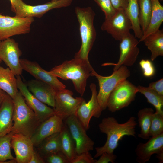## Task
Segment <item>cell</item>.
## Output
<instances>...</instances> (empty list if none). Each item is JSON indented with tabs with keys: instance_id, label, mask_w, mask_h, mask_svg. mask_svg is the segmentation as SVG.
I'll return each instance as SVG.
<instances>
[{
	"instance_id": "cell-14",
	"label": "cell",
	"mask_w": 163,
	"mask_h": 163,
	"mask_svg": "<svg viewBox=\"0 0 163 163\" xmlns=\"http://www.w3.org/2000/svg\"><path fill=\"white\" fill-rule=\"evenodd\" d=\"M90 88L91 92V97L88 102L85 100L82 102L78 108L76 115L86 131L89 128L91 118L92 117L99 118L103 111L97 100L95 84L91 83Z\"/></svg>"
},
{
	"instance_id": "cell-44",
	"label": "cell",
	"mask_w": 163,
	"mask_h": 163,
	"mask_svg": "<svg viewBox=\"0 0 163 163\" xmlns=\"http://www.w3.org/2000/svg\"><path fill=\"white\" fill-rule=\"evenodd\" d=\"M2 61V60L0 59V63H1Z\"/></svg>"
},
{
	"instance_id": "cell-5",
	"label": "cell",
	"mask_w": 163,
	"mask_h": 163,
	"mask_svg": "<svg viewBox=\"0 0 163 163\" xmlns=\"http://www.w3.org/2000/svg\"><path fill=\"white\" fill-rule=\"evenodd\" d=\"M130 75V72L127 66L122 65L112 74L107 76H104L97 74L93 69L91 76H95L97 79L99 89L97 98L99 105L104 110L107 108V104L109 96L115 88L121 82L126 79Z\"/></svg>"
},
{
	"instance_id": "cell-13",
	"label": "cell",
	"mask_w": 163,
	"mask_h": 163,
	"mask_svg": "<svg viewBox=\"0 0 163 163\" xmlns=\"http://www.w3.org/2000/svg\"><path fill=\"white\" fill-rule=\"evenodd\" d=\"M64 120L75 142L77 155L92 150L94 142L88 136L86 130L76 116H70Z\"/></svg>"
},
{
	"instance_id": "cell-22",
	"label": "cell",
	"mask_w": 163,
	"mask_h": 163,
	"mask_svg": "<svg viewBox=\"0 0 163 163\" xmlns=\"http://www.w3.org/2000/svg\"><path fill=\"white\" fill-rule=\"evenodd\" d=\"M151 1L152 12L150 21L146 30L139 40V43L142 42L150 34L159 30L163 21V6L161 4L159 0H151Z\"/></svg>"
},
{
	"instance_id": "cell-40",
	"label": "cell",
	"mask_w": 163,
	"mask_h": 163,
	"mask_svg": "<svg viewBox=\"0 0 163 163\" xmlns=\"http://www.w3.org/2000/svg\"><path fill=\"white\" fill-rule=\"evenodd\" d=\"M29 163H45L43 158L38 152L35 146Z\"/></svg>"
},
{
	"instance_id": "cell-35",
	"label": "cell",
	"mask_w": 163,
	"mask_h": 163,
	"mask_svg": "<svg viewBox=\"0 0 163 163\" xmlns=\"http://www.w3.org/2000/svg\"><path fill=\"white\" fill-rule=\"evenodd\" d=\"M139 64L145 77H150L155 75V70L151 61L148 59H142L139 62Z\"/></svg>"
},
{
	"instance_id": "cell-34",
	"label": "cell",
	"mask_w": 163,
	"mask_h": 163,
	"mask_svg": "<svg viewBox=\"0 0 163 163\" xmlns=\"http://www.w3.org/2000/svg\"><path fill=\"white\" fill-rule=\"evenodd\" d=\"M45 163H70L61 151L46 155L43 158Z\"/></svg>"
},
{
	"instance_id": "cell-2",
	"label": "cell",
	"mask_w": 163,
	"mask_h": 163,
	"mask_svg": "<svg viewBox=\"0 0 163 163\" xmlns=\"http://www.w3.org/2000/svg\"><path fill=\"white\" fill-rule=\"evenodd\" d=\"M93 69L89 62L74 57L55 66L49 72L62 79L71 80L76 91L82 96L85 91L87 80Z\"/></svg>"
},
{
	"instance_id": "cell-8",
	"label": "cell",
	"mask_w": 163,
	"mask_h": 163,
	"mask_svg": "<svg viewBox=\"0 0 163 163\" xmlns=\"http://www.w3.org/2000/svg\"><path fill=\"white\" fill-rule=\"evenodd\" d=\"M34 21V18L11 17L0 13V41L29 33Z\"/></svg>"
},
{
	"instance_id": "cell-45",
	"label": "cell",
	"mask_w": 163,
	"mask_h": 163,
	"mask_svg": "<svg viewBox=\"0 0 163 163\" xmlns=\"http://www.w3.org/2000/svg\"><path fill=\"white\" fill-rule=\"evenodd\" d=\"M56 0H51V1H56Z\"/></svg>"
},
{
	"instance_id": "cell-7",
	"label": "cell",
	"mask_w": 163,
	"mask_h": 163,
	"mask_svg": "<svg viewBox=\"0 0 163 163\" xmlns=\"http://www.w3.org/2000/svg\"><path fill=\"white\" fill-rule=\"evenodd\" d=\"M73 0H56L37 5H27L20 0L11 6L12 11L15 15L21 17H37L40 18L49 11L70 6Z\"/></svg>"
},
{
	"instance_id": "cell-26",
	"label": "cell",
	"mask_w": 163,
	"mask_h": 163,
	"mask_svg": "<svg viewBox=\"0 0 163 163\" xmlns=\"http://www.w3.org/2000/svg\"><path fill=\"white\" fill-rule=\"evenodd\" d=\"M61 151L70 161L77 155L75 142L66 125L64 123L60 133Z\"/></svg>"
},
{
	"instance_id": "cell-39",
	"label": "cell",
	"mask_w": 163,
	"mask_h": 163,
	"mask_svg": "<svg viewBox=\"0 0 163 163\" xmlns=\"http://www.w3.org/2000/svg\"><path fill=\"white\" fill-rule=\"evenodd\" d=\"M116 10H126L128 4V0H110Z\"/></svg>"
},
{
	"instance_id": "cell-4",
	"label": "cell",
	"mask_w": 163,
	"mask_h": 163,
	"mask_svg": "<svg viewBox=\"0 0 163 163\" xmlns=\"http://www.w3.org/2000/svg\"><path fill=\"white\" fill-rule=\"evenodd\" d=\"M14 107L11 132L21 133L31 138L41 123L34 112L27 104L19 91L13 99Z\"/></svg>"
},
{
	"instance_id": "cell-19",
	"label": "cell",
	"mask_w": 163,
	"mask_h": 163,
	"mask_svg": "<svg viewBox=\"0 0 163 163\" xmlns=\"http://www.w3.org/2000/svg\"><path fill=\"white\" fill-rule=\"evenodd\" d=\"M149 139L145 143L140 142L135 149L136 161L139 163H145L152 155L163 151V133Z\"/></svg>"
},
{
	"instance_id": "cell-43",
	"label": "cell",
	"mask_w": 163,
	"mask_h": 163,
	"mask_svg": "<svg viewBox=\"0 0 163 163\" xmlns=\"http://www.w3.org/2000/svg\"><path fill=\"white\" fill-rule=\"evenodd\" d=\"M11 4V6H13L20 0H9Z\"/></svg>"
},
{
	"instance_id": "cell-28",
	"label": "cell",
	"mask_w": 163,
	"mask_h": 163,
	"mask_svg": "<svg viewBox=\"0 0 163 163\" xmlns=\"http://www.w3.org/2000/svg\"><path fill=\"white\" fill-rule=\"evenodd\" d=\"M154 113L152 108L145 107L140 110L137 115L139 126L140 128L138 137L144 139H148L150 138L149 132L152 119Z\"/></svg>"
},
{
	"instance_id": "cell-24",
	"label": "cell",
	"mask_w": 163,
	"mask_h": 163,
	"mask_svg": "<svg viewBox=\"0 0 163 163\" xmlns=\"http://www.w3.org/2000/svg\"><path fill=\"white\" fill-rule=\"evenodd\" d=\"M151 53V59L153 61L159 56H163V30H159L150 34L143 40Z\"/></svg>"
},
{
	"instance_id": "cell-18",
	"label": "cell",
	"mask_w": 163,
	"mask_h": 163,
	"mask_svg": "<svg viewBox=\"0 0 163 163\" xmlns=\"http://www.w3.org/2000/svg\"><path fill=\"white\" fill-rule=\"evenodd\" d=\"M11 144L17 163H29L34 147L31 138L21 133H15L12 136Z\"/></svg>"
},
{
	"instance_id": "cell-32",
	"label": "cell",
	"mask_w": 163,
	"mask_h": 163,
	"mask_svg": "<svg viewBox=\"0 0 163 163\" xmlns=\"http://www.w3.org/2000/svg\"><path fill=\"white\" fill-rule=\"evenodd\" d=\"M163 133V114L155 112L153 115L150 127V137L158 136Z\"/></svg>"
},
{
	"instance_id": "cell-12",
	"label": "cell",
	"mask_w": 163,
	"mask_h": 163,
	"mask_svg": "<svg viewBox=\"0 0 163 163\" xmlns=\"http://www.w3.org/2000/svg\"><path fill=\"white\" fill-rule=\"evenodd\" d=\"M21 55L19 44L13 39L9 38L0 41V59L15 76H20L22 72L20 61Z\"/></svg>"
},
{
	"instance_id": "cell-36",
	"label": "cell",
	"mask_w": 163,
	"mask_h": 163,
	"mask_svg": "<svg viewBox=\"0 0 163 163\" xmlns=\"http://www.w3.org/2000/svg\"><path fill=\"white\" fill-rule=\"evenodd\" d=\"M96 160L88 152L77 155L70 163H95Z\"/></svg>"
},
{
	"instance_id": "cell-1",
	"label": "cell",
	"mask_w": 163,
	"mask_h": 163,
	"mask_svg": "<svg viewBox=\"0 0 163 163\" xmlns=\"http://www.w3.org/2000/svg\"><path fill=\"white\" fill-rule=\"evenodd\" d=\"M136 118L130 117L125 123H119L115 118L108 117L103 118L98 125L102 133L107 136L104 145L95 148L96 153L94 158L99 157L104 152L113 153L118 145L119 141L126 136L135 137V128L137 125Z\"/></svg>"
},
{
	"instance_id": "cell-46",
	"label": "cell",
	"mask_w": 163,
	"mask_h": 163,
	"mask_svg": "<svg viewBox=\"0 0 163 163\" xmlns=\"http://www.w3.org/2000/svg\"></svg>"
},
{
	"instance_id": "cell-16",
	"label": "cell",
	"mask_w": 163,
	"mask_h": 163,
	"mask_svg": "<svg viewBox=\"0 0 163 163\" xmlns=\"http://www.w3.org/2000/svg\"><path fill=\"white\" fill-rule=\"evenodd\" d=\"M20 61L23 70L29 73L36 79L48 84L56 91L66 88V86L57 77L44 69L37 62L26 59H21Z\"/></svg>"
},
{
	"instance_id": "cell-17",
	"label": "cell",
	"mask_w": 163,
	"mask_h": 163,
	"mask_svg": "<svg viewBox=\"0 0 163 163\" xmlns=\"http://www.w3.org/2000/svg\"><path fill=\"white\" fill-rule=\"evenodd\" d=\"M64 119L55 114L41 122L33 134L31 139L35 147L50 135L60 132L64 125Z\"/></svg>"
},
{
	"instance_id": "cell-11",
	"label": "cell",
	"mask_w": 163,
	"mask_h": 163,
	"mask_svg": "<svg viewBox=\"0 0 163 163\" xmlns=\"http://www.w3.org/2000/svg\"><path fill=\"white\" fill-rule=\"evenodd\" d=\"M73 93L66 88L56 91L55 107L53 108L56 114L64 120L68 117L76 115L77 110L85 99L82 97H73Z\"/></svg>"
},
{
	"instance_id": "cell-33",
	"label": "cell",
	"mask_w": 163,
	"mask_h": 163,
	"mask_svg": "<svg viewBox=\"0 0 163 163\" xmlns=\"http://www.w3.org/2000/svg\"><path fill=\"white\" fill-rule=\"evenodd\" d=\"M104 13L105 19L112 17L115 13L117 10L113 5L110 0H94Z\"/></svg>"
},
{
	"instance_id": "cell-37",
	"label": "cell",
	"mask_w": 163,
	"mask_h": 163,
	"mask_svg": "<svg viewBox=\"0 0 163 163\" xmlns=\"http://www.w3.org/2000/svg\"><path fill=\"white\" fill-rule=\"evenodd\" d=\"M99 157V158L96 160L95 163H108L109 162L114 163L117 158V155L113 153L107 152L103 153Z\"/></svg>"
},
{
	"instance_id": "cell-29",
	"label": "cell",
	"mask_w": 163,
	"mask_h": 163,
	"mask_svg": "<svg viewBox=\"0 0 163 163\" xmlns=\"http://www.w3.org/2000/svg\"><path fill=\"white\" fill-rule=\"evenodd\" d=\"M138 92L143 94L148 103L155 107V112L163 114V95L149 88L140 85L137 86Z\"/></svg>"
},
{
	"instance_id": "cell-38",
	"label": "cell",
	"mask_w": 163,
	"mask_h": 163,
	"mask_svg": "<svg viewBox=\"0 0 163 163\" xmlns=\"http://www.w3.org/2000/svg\"><path fill=\"white\" fill-rule=\"evenodd\" d=\"M159 94L163 95V79L150 83L148 87Z\"/></svg>"
},
{
	"instance_id": "cell-21",
	"label": "cell",
	"mask_w": 163,
	"mask_h": 163,
	"mask_svg": "<svg viewBox=\"0 0 163 163\" xmlns=\"http://www.w3.org/2000/svg\"><path fill=\"white\" fill-rule=\"evenodd\" d=\"M14 107L13 99L7 94L0 107V136L12 130Z\"/></svg>"
},
{
	"instance_id": "cell-31",
	"label": "cell",
	"mask_w": 163,
	"mask_h": 163,
	"mask_svg": "<svg viewBox=\"0 0 163 163\" xmlns=\"http://www.w3.org/2000/svg\"><path fill=\"white\" fill-rule=\"evenodd\" d=\"M13 134L11 132L0 136V163L14 159L11 152V142Z\"/></svg>"
},
{
	"instance_id": "cell-3",
	"label": "cell",
	"mask_w": 163,
	"mask_h": 163,
	"mask_svg": "<svg viewBox=\"0 0 163 163\" xmlns=\"http://www.w3.org/2000/svg\"><path fill=\"white\" fill-rule=\"evenodd\" d=\"M75 12L78 22L81 45L74 57L89 62L88 55L95 40L97 33L94 22L95 15L90 7H75Z\"/></svg>"
},
{
	"instance_id": "cell-10",
	"label": "cell",
	"mask_w": 163,
	"mask_h": 163,
	"mask_svg": "<svg viewBox=\"0 0 163 163\" xmlns=\"http://www.w3.org/2000/svg\"><path fill=\"white\" fill-rule=\"evenodd\" d=\"M102 30L107 32L116 40L120 41L130 34L131 22L125 11L117 10L115 14L108 19H105L101 27Z\"/></svg>"
},
{
	"instance_id": "cell-25",
	"label": "cell",
	"mask_w": 163,
	"mask_h": 163,
	"mask_svg": "<svg viewBox=\"0 0 163 163\" xmlns=\"http://www.w3.org/2000/svg\"><path fill=\"white\" fill-rule=\"evenodd\" d=\"M60 133H55L47 137L35 147L43 158L61 151Z\"/></svg>"
},
{
	"instance_id": "cell-9",
	"label": "cell",
	"mask_w": 163,
	"mask_h": 163,
	"mask_svg": "<svg viewBox=\"0 0 163 163\" xmlns=\"http://www.w3.org/2000/svg\"><path fill=\"white\" fill-rule=\"evenodd\" d=\"M137 39L131 33L124 37L120 41V56L118 62L105 63L102 66H114L113 71H115L122 65L127 66L133 65L140 51L138 46L139 42Z\"/></svg>"
},
{
	"instance_id": "cell-15",
	"label": "cell",
	"mask_w": 163,
	"mask_h": 163,
	"mask_svg": "<svg viewBox=\"0 0 163 163\" xmlns=\"http://www.w3.org/2000/svg\"><path fill=\"white\" fill-rule=\"evenodd\" d=\"M18 89L29 107L36 115L41 123L54 114L55 110L40 101L28 90L27 85L22 81L20 75L16 76Z\"/></svg>"
},
{
	"instance_id": "cell-20",
	"label": "cell",
	"mask_w": 163,
	"mask_h": 163,
	"mask_svg": "<svg viewBox=\"0 0 163 163\" xmlns=\"http://www.w3.org/2000/svg\"><path fill=\"white\" fill-rule=\"evenodd\" d=\"M26 84L29 91L37 98L43 103L54 107L56 91L53 87L36 79L27 81Z\"/></svg>"
},
{
	"instance_id": "cell-23",
	"label": "cell",
	"mask_w": 163,
	"mask_h": 163,
	"mask_svg": "<svg viewBox=\"0 0 163 163\" xmlns=\"http://www.w3.org/2000/svg\"><path fill=\"white\" fill-rule=\"evenodd\" d=\"M15 76L9 68L0 66V88L13 99L19 91Z\"/></svg>"
},
{
	"instance_id": "cell-27",
	"label": "cell",
	"mask_w": 163,
	"mask_h": 163,
	"mask_svg": "<svg viewBox=\"0 0 163 163\" xmlns=\"http://www.w3.org/2000/svg\"><path fill=\"white\" fill-rule=\"evenodd\" d=\"M127 8L125 11L132 25L135 37L140 39L143 35L139 21V8L138 0H128Z\"/></svg>"
},
{
	"instance_id": "cell-30",
	"label": "cell",
	"mask_w": 163,
	"mask_h": 163,
	"mask_svg": "<svg viewBox=\"0 0 163 163\" xmlns=\"http://www.w3.org/2000/svg\"><path fill=\"white\" fill-rule=\"evenodd\" d=\"M139 8V21L143 33L149 24L152 12L151 0H138Z\"/></svg>"
},
{
	"instance_id": "cell-6",
	"label": "cell",
	"mask_w": 163,
	"mask_h": 163,
	"mask_svg": "<svg viewBox=\"0 0 163 163\" xmlns=\"http://www.w3.org/2000/svg\"><path fill=\"white\" fill-rule=\"evenodd\" d=\"M137 92V86L128 80H124L110 94L107 108L110 111L115 112L128 106L135 100Z\"/></svg>"
},
{
	"instance_id": "cell-42",
	"label": "cell",
	"mask_w": 163,
	"mask_h": 163,
	"mask_svg": "<svg viewBox=\"0 0 163 163\" xmlns=\"http://www.w3.org/2000/svg\"><path fill=\"white\" fill-rule=\"evenodd\" d=\"M156 157L159 161L160 163H163V151L156 154Z\"/></svg>"
},
{
	"instance_id": "cell-41",
	"label": "cell",
	"mask_w": 163,
	"mask_h": 163,
	"mask_svg": "<svg viewBox=\"0 0 163 163\" xmlns=\"http://www.w3.org/2000/svg\"><path fill=\"white\" fill-rule=\"evenodd\" d=\"M7 94L5 91L0 88V107Z\"/></svg>"
}]
</instances>
